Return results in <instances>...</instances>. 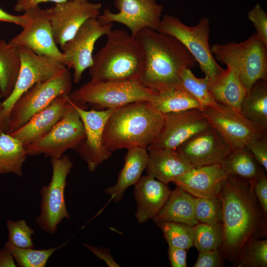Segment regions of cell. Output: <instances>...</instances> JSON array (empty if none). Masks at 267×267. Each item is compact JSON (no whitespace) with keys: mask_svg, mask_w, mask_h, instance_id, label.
Instances as JSON below:
<instances>
[{"mask_svg":"<svg viewBox=\"0 0 267 267\" xmlns=\"http://www.w3.org/2000/svg\"><path fill=\"white\" fill-rule=\"evenodd\" d=\"M219 198L223 231L219 250L224 259L235 263L248 239L266 236L267 218L249 180L228 175Z\"/></svg>","mask_w":267,"mask_h":267,"instance_id":"1","label":"cell"},{"mask_svg":"<svg viewBox=\"0 0 267 267\" xmlns=\"http://www.w3.org/2000/svg\"><path fill=\"white\" fill-rule=\"evenodd\" d=\"M135 38L144 56L139 82L157 92L181 86L183 70L198 64L184 45L171 35L145 28Z\"/></svg>","mask_w":267,"mask_h":267,"instance_id":"2","label":"cell"},{"mask_svg":"<svg viewBox=\"0 0 267 267\" xmlns=\"http://www.w3.org/2000/svg\"><path fill=\"white\" fill-rule=\"evenodd\" d=\"M165 114L148 101H140L116 108L104 129L103 143L110 152L134 147L146 148L157 137Z\"/></svg>","mask_w":267,"mask_h":267,"instance_id":"3","label":"cell"},{"mask_svg":"<svg viewBox=\"0 0 267 267\" xmlns=\"http://www.w3.org/2000/svg\"><path fill=\"white\" fill-rule=\"evenodd\" d=\"M106 36V43L89 68L90 80L139 82L144 56L136 38L123 29H112Z\"/></svg>","mask_w":267,"mask_h":267,"instance_id":"4","label":"cell"},{"mask_svg":"<svg viewBox=\"0 0 267 267\" xmlns=\"http://www.w3.org/2000/svg\"><path fill=\"white\" fill-rule=\"evenodd\" d=\"M210 49L216 61L237 73L247 92L257 81L267 80V45L256 33L239 43L214 44Z\"/></svg>","mask_w":267,"mask_h":267,"instance_id":"5","label":"cell"},{"mask_svg":"<svg viewBox=\"0 0 267 267\" xmlns=\"http://www.w3.org/2000/svg\"><path fill=\"white\" fill-rule=\"evenodd\" d=\"M157 92L138 81H93L68 94L72 101L104 109H116L140 101H149Z\"/></svg>","mask_w":267,"mask_h":267,"instance_id":"6","label":"cell"},{"mask_svg":"<svg viewBox=\"0 0 267 267\" xmlns=\"http://www.w3.org/2000/svg\"><path fill=\"white\" fill-rule=\"evenodd\" d=\"M158 31L178 40L195 59L205 76L210 82L215 80L224 70L213 55L209 43L210 22L202 17L194 26H188L179 18L167 14L161 19Z\"/></svg>","mask_w":267,"mask_h":267,"instance_id":"7","label":"cell"},{"mask_svg":"<svg viewBox=\"0 0 267 267\" xmlns=\"http://www.w3.org/2000/svg\"><path fill=\"white\" fill-rule=\"evenodd\" d=\"M72 84V77L66 67L51 79L33 85L19 96L11 108L6 133L10 134L24 125L58 96L68 94Z\"/></svg>","mask_w":267,"mask_h":267,"instance_id":"8","label":"cell"},{"mask_svg":"<svg viewBox=\"0 0 267 267\" xmlns=\"http://www.w3.org/2000/svg\"><path fill=\"white\" fill-rule=\"evenodd\" d=\"M52 176L47 185L40 191L42 196L41 212L36 218L40 228L48 234H54L57 226L64 219L69 220L65 198L67 177L73 164L68 155L51 158Z\"/></svg>","mask_w":267,"mask_h":267,"instance_id":"9","label":"cell"},{"mask_svg":"<svg viewBox=\"0 0 267 267\" xmlns=\"http://www.w3.org/2000/svg\"><path fill=\"white\" fill-rule=\"evenodd\" d=\"M69 105L62 118L45 135L25 146L28 156L44 155L60 158L69 149L75 150L85 137L81 117L68 97Z\"/></svg>","mask_w":267,"mask_h":267,"instance_id":"10","label":"cell"},{"mask_svg":"<svg viewBox=\"0 0 267 267\" xmlns=\"http://www.w3.org/2000/svg\"><path fill=\"white\" fill-rule=\"evenodd\" d=\"M211 126L225 140L232 151L245 147L267 130L244 117L241 113L217 102L202 110Z\"/></svg>","mask_w":267,"mask_h":267,"instance_id":"11","label":"cell"},{"mask_svg":"<svg viewBox=\"0 0 267 267\" xmlns=\"http://www.w3.org/2000/svg\"><path fill=\"white\" fill-rule=\"evenodd\" d=\"M113 23L103 24L98 17L86 21L73 37L60 46L64 64L74 70L73 82L79 83L82 75L93 62V51L96 41L112 29Z\"/></svg>","mask_w":267,"mask_h":267,"instance_id":"12","label":"cell"},{"mask_svg":"<svg viewBox=\"0 0 267 267\" xmlns=\"http://www.w3.org/2000/svg\"><path fill=\"white\" fill-rule=\"evenodd\" d=\"M17 47L21 59L19 74L11 93L2 101L8 115L15 102L24 92L36 83L51 79L67 67L56 58L38 54L25 46Z\"/></svg>","mask_w":267,"mask_h":267,"instance_id":"13","label":"cell"},{"mask_svg":"<svg viewBox=\"0 0 267 267\" xmlns=\"http://www.w3.org/2000/svg\"><path fill=\"white\" fill-rule=\"evenodd\" d=\"M24 14L27 22L22 31L8 42L9 44L28 47L38 54L52 57L64 63L62 52L53 39L50 8L43 9L38 5L28 9Z\"/></svg>","mask_w":267,"mask_h":267,"instance_id":"14","label":"cell"},{"mask_svg":"<svg viewBox=\"0 0 267 267\" xmlns=\"http://www.w3.org/2000/svg\"><path fill=\"white\" fill-rule=\"evenodd\" d=\"M73 102L85 131L84 139L75 150L86 162L89 171L92 172L112 155L103 145V134L106 123L115 109L88 110L84 105Z\"/></svg>","mask_w":267,"mask_h":267,"instance_id":"15","label":"cell"},{"mask_svg":"<svg viewBox=\"0 0 267 267\" xmlns=\"http://www.w3.org/2000/svg\"><path fill=\"white\" fill-rule=\"evenodd\" d=\"M114 4L119 12L113 13L105 9L98 16L102 23L122 24L130 29L134 37L145 28L158 30L163 6L156 0H114Z\"/></svg>","mask_w":267,"mask_h":267,"instance_id":"16","label":"cell"},{"mask_svg":"<svg viewBox=\"0 0 267 267\" xmlns=\"http://www.w3.org/2000/svg\"><path fill=\"white\" fill-rule=\"evenodd\" d=\"M210 127L201 109H191L165 114L160 134L147 148L176 150L192 136Z\"/></svg>","mask_w":267,"mask_h":267,"instance_id":"17","label":"cell"},{"mask_svg":"<svg viewBox=\"0 0 267 267\" xmlns=\"http://www.w3.org/2000/svg\"><path fill=\"white\" fill-rule=\"evenodd\" d=\"M101 4L79 0L56 3L50 8V20L55 44L60 46L72 39L88 20L100 15Z\"/></svg>","mask_w":267,"mask_h":267,"instance_id":"18","label":"cell"},{"mask_svg":"<svg viewBox=\"0 0 267 267\" xmlns=\"http://www.w3.org/2000/svg\"><path fill=\"white\" fill-rule=\"evenodd\" d=\"M176 150L193 167L221 164L232 151L212 127L192 136Z\"/></svg>","mask_w":267,"mask_h":267,"instance_id":"19","label":"cell"},{"mask_svg":"<svg viewBox=\"0 0 267 267\" xmlns=\"http://www.w3.org/2000/svg\"><path fill=\"white\" fill-rule=\"evenodd\" d=\"M227 174L221 164L193 167L172 182L195 197L218 198Z\"/></svg>","mask_w":267,"mask_h":267,"instance_id":"20","label":"cell"},{"mask_svg":"<svg viewBox=\"0 0 267 267\" xmlns=\"http://www.w3.org/2000/svg\"><path fill=\"white\" fill-rule=\"evenodd\" d=\"M69 105L68 94L59 95L24 125L9 134L26 146L47 134L62 118Z\"/></svg>","mask_w":267,"mask_h":267,"instance_id":"21","label":"cell"},{"mask_svg":"<svg viewBox=\"0 0 267 267\" xmlns=\"http://www.w3.org/2000/svg\"><path fill=\"white\" fill-rule=\"evenodd\" d=\"M172 191L168 184L151 176L141 177L134 191L137 207L135 217L138 222L152 220L164 206Z\"/></svg>","mask_w":267,"mask_h":267,"instance_id":"22","label":"cell"},{"mask_svg":"<svg viewBox=\"0 0 267 267\" xmlns=\"http://www.w3.org/2000/svg\"><path fill=\"white\" fill-rule=\"evenodd\" d=\"M147 175L168 184L193 167L176 150L149 148Z\"/></svg>","mask_w":267,"mask_h":267,"instance_id":"23","label":"cell"},{"mask_svg":"<svg viewBox=\"0 0 267 267\" xmlns=\"http://www.w3.org/2000/svg\"><path fill=\"white\" fill-rule=\"evenodd\" d=\"M148 161L146 148L134 147L128 149L124 166L120 171L116 183L105 189V193L115 202L121 201L127 189L135 185L146 169Z\"/></svg>","mask_w":267,"mask_h":267,"instance_id":"24","label":"cell"},{"mask_svg":"<svg viewBox=\"0 0 267 267\" xmlns=\"http://www.w3.org/2000/svg\"><path fill=\"white\" fill-rule=\"evenodd\" d=\"M215 100L236 112L241 113L242 102L247 94L237 73L227 68L209 85Z\"/></svg>","mask_w":267,"mask_h":267,"instance_id":"25","label":"cell"},{"mask_svg":"<svg viewBox=\"0 0 267 267\" xmlns=\"http://www.w3.org/2000/svg\"><path fill=\"white\" fill-rule=\"evenodd\" d=\"M194 199L191 194L177 186L153 221L155 223L178 222L193 226L199 222L194 215Z\"/></svg>","mask_w":267,"mask_h":267,"instance_id":"26","label":"cell"},{"mask_svg":"<svg viewBox=\"0 0 267 267\" xmlns=\"http://www.w3.org/2000/svg\"><path fill=\"white\" fill-rule=\"evenodd\" d=\"M21 67L17 47L0 38V98L8 97L17 82Z\"/></svg>","mask_w":267,"mask_h":267,"instance_id":"27","label":"cell"},{"mask_svg":"<svg viewBox=\"0 0 267 267\" xmlns=\"http://www.w3.org/2000/svg\"><path fill=\"white\" fill-rule=\"evenodd\" d=\"M27 156L25 146L18 139L6 133L0 134V175L21 177Z\"/></svg>","mask_w":267,"mask_h":267,"instance_id":"28","label":"cell"},{"mask_svg":"<svg viewBox=\"0 0 267 267\" xmlns=\"http://www.w3.org/2000/svg\"><path fill=\"white\" fill-rule=\"evenodd\" d=\"M241 114L267 130V80H259L253 85L242 102Z\"/></svg>","mask_w":267,"mask_h":267,"instance_id":"29","label":"cell"},{"mask_svg":"<svg viewBox=\"0 0 267 267\" xmlns=\"http://www.w3.org/2000/svg\"><path fill=\"white\" fill-rule=\"evenodd\" d=\"M149 102L164 114L187 110H202L198 101L182 86L160 92H156Z\"/></svg>","mask_w":267,"mask_h":267,"instance_id":"30","label":"cell"},{"mask_svg":"<svg viewBox=\"0 0 267 267\" xmlns=\"http://www.w3.org/2000/svg\"><path fill=\"white\" fill-rule=\"evenodd\" d=\"M221 165L227 175L249 180L265 174L263 167L245 147L231 151Z\"/></svg>","mask_w":267,"mask_h":267,"instance_id":"31","label":"cell"},{"mask_svg":"<svg viewBox=\"0 0 267 267\" xmlns=\"http://www.w3.org/2000/svg\"><path fill=\"white\" fill-rule=\"evenodd\" d=\"M193 227V246L199 252L218 249L223 237L222 224L198 222Z\"/></svg>","mask_w":267,"mask_h":267,"instance_id":"32","label":"cell"},{"mask_svg":"<svg viewBox=\"0 0 267 267\" xmlns=\"http://www.w3.org/2000/svg\"><path fill=\"white\" fill-rule=\"evenodd\" d=\"M63 245L49 249H34L16 247L7 242L4 247L11 253L19 267H44L49 258Z\"/></svg>","mask_w":267,"mask_h":267,"instance_id":"33","label":"cell"},{"mask_svg":"<svg viewBox=\"0 0 267 267\" xmlns=\"http://www.w3.org/2000/svg\"><path fill=\"white\" fill-rule=\"evenodd\" d=\"M234 267H267V240L251 237L243 246Z\"/></svg>","mask_w":267,"mask_h":267,"instance_id":"34","label":"cell"},{"mask_svg":"<svg viewBox=\"0 0 267 267\" xmlns=\"http://www.w3.org/2000/svg\"><path fill=\"white\" fill-rule=\"evenodd\" d=\"M181 81L183 88L198 101L202 110L217 103L210 92V80L208 77L198 78L190 69L185 68L182 73Z\"/></svg>","mask_w":267,"mask_h":267,"instance_id":"35","label":"cell"},{"mask_svg":"<svg viewBox=\"0 0 267 267\" xmlns=\"http://www.w3.org/2000/svg\"><path fill=\"white\" fill-rule=\"evenodd\" d=\"M156 224L162 231L169 246L186 250L193 246L192 226L175 222H162Z\"/></svg>","mask_w":267,"mask_h":267,"instance_id":"36","label":"cell"},{"mask_svg":"<svg viewBox=\"0 0 267 267\" xmlns=\"http://www.w3.org/2000/svg\"><path fill=\"white\" fill-rule=\"evenodd\" d=\"M195 217L199 222L218 224L222 222V208L218 198L194 197Z\"/></svg>","mask_w":267,"mask_h":267,"instance_id":"37","label":"cell"},{"mask_svg":"<svg viewBox=\"0 0 267 267\" xmlns=\"http://www.w3.org/2000/svg\"><path fill=\"white\" fill-rule=\"evenodd\" d=\"M9 243L20 248H33L32 236L35 231L24 220H7Z\"/></svg>","mask_w":267,"mask_h":267,"instance_id":"38","label":"cell"},{"mask_svg":"<svg viewBox=\"0 0 267 267\" xmlns=\"http://www.w3.org/2000/svg\"><path fill=\"white\" fill-rule=\"evenodd\" d=\"M248 19L253 24L261 40L267 45V14L257 3L247 13Z\"/></svg>","mask_w":267,"mask_h":267,"instance_id":"39","label":"cell"},{"mask_svg":"<svg viewBox=\"0 0 267 267\" xmlns=\"http://www.w3.org/2000/svg\"><path fill=\"white\" fill-rule=\"evenodd\" d=\"M259 164L267 171V134L254 138L245 146Z\"/></svg>","mask_w":267,"mask_h":267,"instance_id":"40","label":"cell"},{"mask_svg":"<svg viewBox=\"0 0 267 267\" xmlns=\"http://www.w3.org/2000/svg\"><path fill=\"white\" fill-rule=\"evenodd\" d=\"M194 267H222L224 258L219 248L205 252H199Z\"/></svg>","mask_w":267,"mask_h":267,"instance_id":"41","label":"cell"},{"mask_svg":"<svg viewBox=\"0 0 267 267\" xmlns=\"http://www.w3.org/2000/svg\"><path fill=\"white\" fill-rule=\"evenodd\" d=\"M254 193L267 218V177L265 174L250 180Z\"/></svg>","mask_w":267,"mask_h":267,"instance_id":"42","label":"cell"},{"mask_svg":"<svg viewBox=\"0 0 267 267\" xmlns=\"http://www.w3.org/2000/svg\"><path fill=\"white\" fill-rule=\"evenodd\" d=\"M168 256L170 264L172 267H186L187 250L169 246Z\"/></svg>","mask_w":267,"mask_h":267,"instance_id":"43","label":"cell"},{"mask_svg":"<svg viewBox=\"0 0 267 267\" xmlns=\"http://www.w3.org/2000/svg\"><path fill=\"white\" fill-rule=\"evenodd\" d=\"M84 245L97 258L104 261L109 267H120L111 255L109 248H103L94 246H91L87 243Z\"/></svg>","mask_w":267,"mask_h":267,"instance_id":"44","label":"cell"},{"mask_svg":"<svg viewBox=\"0 0 267 267\" xmlns=\"http://www.w3.org/2000/svg\"><path fill=\"white\" fill-rule=\"evenodd\" d=\"M16 3L14 7V10L17 12H24L28 9L38 6L43 2H53L56 3L62 2L68 0H15Z\"/></svg>","mask_w":267,"mask_h":267,"instance_id":"45","label":"cell"},{"mask_svg":"<svg viewBox=\"0 0 267 267\" xmlns=\"http://www.w3.org/2000/svg\"><path fill=\"white\" fill-rule=\"evenodd\" d=\"M0 22L13 23L23 27L27 22L26 15H16L9 13L0 7Z\"/></svg>","mask_w":267,"mask_h":267,"instance_id":"46","label":"cell"},{"mask_svg":"<svg viewBox=\"0 0 267 267\" xmlns=\"http://www.w3.org/2000/svg\"><path fill=\"white\" fill-rule=\"evenodd\" d=\"M11 253L6 248L0 250V267H15L16 265Z\"/></svg>","mask_w":267,"mask_h":267,"instance_id":"47","label":"cell"},{"mask_svg":"<svg viewBox=\"0 0 267 267\" xmlns=\"http://www.w3.org/2000/svg\"><path fill=\"white\" fill-rule=\"evenodd\" d=\"M8 115L5 112L0 98V134L2 133H6L8 125Z\"/></svg>","mask_w":267,"mask_h":267,"instance_id":"48","label":"cell"},{"mask_svg":"<svg viewBox=\"0 0 267 267\" xmlns=\"http://www.w3.org/2000/svg\"><path fill=\"white\" fill-rule=\"evenodd\" d=\"M81 0V1H86L87 0Z\"/></svg>","mask_w":267,"mask_h":267,"instance_id":"49","label":"cell"}]
</instances>
